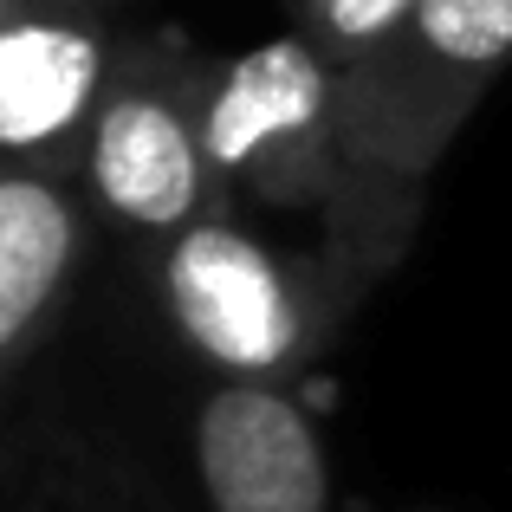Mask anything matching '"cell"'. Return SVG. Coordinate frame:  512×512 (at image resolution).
Instances as JSON below:
<instances>
[{
    "mask_svg": "<svg viewBox=\"0 0 512 512\" xmlns=\"http://www.w3.org/2000/svg\"><path fill=\"white\" fill-rule=\"evenodd\" d=\"M208 91V59L169 39H124L85 150V188L117 227L169 240L227 208L208 163Z\"/></svg>",
    "mask_w": 512,
    "mask_h": 512,
    "instance_id": "cell-4",
    "label": "cell"
},
{
    "mask_svg": "<svg viewBox=\"0 0 512 512\" xmlns=\"http://www.w3.org/2000/svg\"><path fill=\"white\" fill-rule=\"evenodd\" d=\"M409 7L415 0H305L292 20H299V33L312 39L344 78L350 65H363L402 20H409Z\"/></svg>",
    "mask_w": 512,
    "mask_h": 512,
    "instance_id": "cell-8",
    "label": "cell"
},
{
    "mask_svg": "<svg viewBox=\"0 0 512 512\" xmlns=\"http://www.w3.org/2000/svg\"><path fill=\"white\" fill-rule=\"evenodd\" d=\"M286 7H292V13H299V7H305V0H286Z\"/></svg>",
    "mask_w": 512,
    "mask_h": 512,
    "instance_id": "cell-9",
    "label": "cell"
},
{
    "mask_svg": "<svg viewBox=\"0 0 512 512\" xmlns=\"http://www.w3.org/2000/svg\"><path fill=\"white\" fill-rule=\"evenodd\" d=\"M506 65L512 0H415L409 20L344 72L350 195L325 214V253L363 286H376L409 247L428 169Z\"/></svg>",
    "mask_w": 512,
    "mask_h": 512,
    "instance_id": "cell-1",
    "label": "cell"
},
{
    "mask_svg": "<svg viewBox=\"0 0 512 512\" xmlns=\"http://www.w3.org/2000/svg\"><path fill=\"white\" fill-rule=\"evenodd\" d=\"M124 39L104 0H0V150L59 182H85V150Z\"/></svg>",
    "mask_w": 512,
    "mask_h": 512,
    "instance_id": "cell-5",
    "label": "cell"
},
{
    "mask_svg": "<svg viewBox=\"0 0 512 512\" xmlns=\"http://www.w3.org/2000/svg\"><path fill=\"white\" fill-rule=\"evenodd\" d=\"M208 163L227 208H318L350 195L344 78L312 39L292 33L214 65Z\"/></svg>",
    "mask_w": 512,
    "mask_h": 512,
    "instance_id": "cell-3",
    "label": "cell"
},
{
    "mask_svg": "<svg viewBox=\"0 0 512 512\" xmlns=\"http://www.w3.org/2000/svg\"><path fill=\"white\" fill-rule=\"evenodd\" d=\"M195 467L214 512H325L331 467L286 383L227 376L195 415Z\"/></svg>",
    "mask_w": 512,
    "mask_h": 512,
    "instance_id": "cell-6",
    "label": "cell"
},
{
    "mask_svg": "<svg viewBox=\"0 0 512 512\" xmlns=\"http://www.w3.org/2000/svg\"><path fill=\"white\" fill-rule=\"evenodd\" d=\"M156 292L175 338L208 370L247 383H286L325 350L338 318L363 299L344 260H292L253 240L234 208L201 214L182 234L156 240Z\"/></svg>",
    "mask_w": 512,
    "mask_h": 512,
    "instance_id": "cell-2",
    "label": "cell"
},
{
    "mask_svg": "<svg viewBox=\"0 0 512 512\" xmlns=\"http://www.w3.org/2000/svg\"><path fill=\"white\" fill-rule=\"evenodd\" d=\"M78 253H85V221H78L72 182L7 163L0 169V370L7 383H20L46 350L72 292Z\"/></svg>",
    "mask_w": 512,
    "mask_h": 512,
    "instance_id": "cell-7",
    "label": "cell"
}]
</instances>
